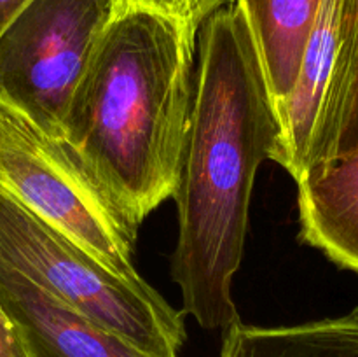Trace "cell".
Returning <instances> with one entry per match:
<instances>
[{"mask_svg": "<svg viewBox=\"0 0 358 357\" xmlns=\"http://www.w3.org/2000/svg\"><path fill=\"white\" fill-rule=\"evenodd\" d=\"M220 357H358V308L341 317L282 328L238 321L226 329Z\"/></svg>", "mask_w": 358, "mask_h": 357, "instance_id": "cell-11", "label": "cell"}, {"mask_svg": "<svg viewBox=\"0 0 358 357\" xmlns=\"http://www.w3.org/2000/svg\"><path fill=\"white\" fill-rule=\"evenodd\" d=\"M198 31L138 6L115 10L63 118V142L136 224L171 198L194 102Z\"/></svg>", "mask_w": 358, "mask_h": 357, "instance_id": "cell-2", "label": "cell"}, {"mask_svg": "<svg viewBox=\"0 0 358 357\" xmlns=\"http://www.w3.org/2000/svg\"><path fill=\"white\" fill-rule=\"evenodd\" d=\"M301 240L358 273V149L297 182Z\"/></svg>", "mask_w": 358, "mask_h": 357, "instance_id": "cell-7", "label": "cell"}, {"mask_svg": "<svg viewBox=\"0 0 358 357\" xmlns=\"http://www.w3.org/2000/svg\"><path fill=\"white\" fill-rule=\"evenodd\" d=\"M0 261L152 356L178 357L187 338L184 312L175 310L150 284L115 275L3 189Z\"/></svg>", "mask_w": 358, "mask_h": 357, "instance_id": "cell-3", "label": "cell"}, {"mask_svg": "<svg viewBox=\"0 0 358 357\" xmlns=\"http://www.w3.org/2000/svg\"><path fill=\"white\" fill-rule=\"evenodd\" d=\"M345 4L346 0H320L296 83L278 115L283 130L278 164H282L296 182L303 177L304 161L338 56Z\"/></svg>", "mask_w": 358, "mask_h": 357, "instance_id": "cell-8", "label": "cell"}, {"mask_svg": "<svg viewBox=\"0 0 358 357\" xmlns=\"http://www.w3.org/2000/svg\"><path fill=\"white\" fill-rule=\"evenodd\" d=\"M227 2L229 0H117V9L126 6L147 7V9L175 18L198 31L203 21Z\"/></svg>", "mask_w": 358, "mask_h": 357, "instance_id": "cell-12", "label": "cell"}, {"mask_svg": "<svg viewBox=\"0 0 358 357\" xmlns=\"http://www.w3.org/2000/svg\"><path fill=\"white\" fill-rule=\"evenodd\" d=\"M355 149H358V0H346L338 56L304 161L303 177Z\"/></svg>", "mask_w": 358, "mask_h": 357, "instance_id": "cell-10", "label": "cell"}, {"mask_svg": "<svg viewBox=\"0 0 358 357\" xmlns=\"http://www.w3.org/2000/svg\"><path fill=\"white\" fill-rule=\"evenodd\" d=\"M194 102L171 198L178 240L171 276L184 314L201 328L240 321L233 280L241 265L255 174L282 156V122L243 10L229 0L198 30Z\"/></svg>", "mask_w": 358, "mask_h": 357, "instance_id": "cell-1", "label": "cell"}, {"mask_svg": "<svg viewBox=\"0 0 358 357\" xmlns=\"http://www.w3.org/2000/svg\"><path fill=\"white\" fill-rule=\"evenodd\" d=\"M0 189L90 252L115 275L133 266L138 224L63 140L0 105Z\"/></svg>", "mask_w": 358, "mask_h": 357, "instance_id": "cell-4", "label": "cell"}, {"mask_svg": "<svg viewBox=\"0 0 358 357\" xmlns=\"http://www.w3.org/2000/svg\"><path fill=\"white\" fill-rule=\"evenodd\" d=\"M0 307L27 357H156L0 261Z\"/></svg>", "mask_w": 358, "mask_h": 357, "instance_id": "cell-6", "label": "cell"}, {"mask_svg": "<svg viewBox=\"0 0 358 357\" xmlns=\"http://www.w3.org/2000/svg\"><path fill=\"white\" fill-rule=\"evenodd\" d=\"M280 115L299 70L320 0H236Z\"/></svg>", "mask_w": 358, "mask_h": 357, "instance_id": "cell-9", "label": "cell"}, {"mask_svg": "<svg viewBox=\"0 0 358 357\" xmlns=\"http://www.w3.org/2000/svg\"><path fill=\"white\" fill-rule=\"evenodd\" d=\"M28 0H0V34L13 21V18L23 9Z\"/></svg>", "mask_w": 358, "mask_h": 357, "instance_id": "cell-14", "label": "cell"}, {"mask_svg": "<svg viewBox=\"0 0 358 357\" xmlns=\"http://www.w3.org/2000/svg\"><path fill=\"white\" fill-rule=\"evenodd\" d=\"M117 0H28L0 34V105L63 140V118Z\"/></svg>", "mask_w": 358, "mask_h": 357, "instance_id": "cell-5", "label": "cell"}, {"mask_svg": "<svg viewBox=\"0 0 358 357\" xmlns=\"http://www.w3.org/2000/svg\"><path fill=\"white\" fill-rule=\"evenodd\" d=\"M0 357H27L16 329L0 307Z\"/></svg>", "mask_w": 358, "mask_h": 357, "instance_id": "cell-13", "label": "cell"}]
</instances>
